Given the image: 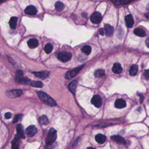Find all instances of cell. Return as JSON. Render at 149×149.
I'll return each mask as SVG.
<instances>
[{"instance_id":"6da1fadb","label":"cell","mask_w":149,"mask_h":149,"mask_svg":"<svg viewBox=\"0 0 149 149\" xmlns=\"http://www.w3.org/2000/svg\"><path fill=\"white\" fill-rule=\"evenodd\" d=\"M37 95H38L40 99L43 101L44 103H45L47 105L51 107H54L57 105V103L54 100L53 98L49 97L48 94L46 93L42 92V91H39L37 92Z\"/></svg>"},{"instance_id":"7a4b0ae2","label":"cell","mask_w":149,"mask_h":149,"mask_svg":"<svg viewBox=\"0 0 149 149\" xmlns=\"http://www.w3.org/2000/svg\"><path fill=\"white\" fill-rule=\"evenodd\" d=\"M57 139V131L54 128L49 129L46 139V145L51 146Z\"/></svg>"},{"instance_id":"3957f363","label":"cell","mask_w":149,"mask_h":149,"mask_svg":"<svg viewBox=\"0 0 149 149\" xmlns=\"http://www.w3.org/2000/svg\"><path fill=\"white\" fill-rule=\"evenodd\" d=\"M57 58L61 62L66 63V62H68L71 59L72 54L68 51H62L58 54Z\"/></svg>"},{"instance_id":"277c9868","label":"cell","mask_w":149,"mask_h":149,"mask_svg":"<svg viewBox=\"0 0 149 149\" xmlns=\"http://www.w3.org/2000/svg\"><path fill=\"white\" fill-rule=\"evenodd\" d=\"M102 20V15L98 12H95L91 15L90 17V21L93 23L98 24L101 22Z\"/></svg>"},{"instance_id":"5b68a950","label":"cell","mask_w":149,"mask_h":149,"mask_svg":"<svg viewBox=\"0 0 149 149\" xmlns=\"http://www.w3.org/2000/svg\"><path fill=\"white\" fill-rule=\"evenodd\" d=\"M22 94V91L21 90H12L8 91L6 93V95L9 98H16L19 97Z\"/></svg>"},{"instance_id":"8992f818","label":"cell","mask_w":149,"mask_h":149,"mask_svg":"<svg viewBox=\"0 0 149 149\" xmlns=\"http://www.w3.org/2000/svg\"><path fill=\"white\" fill-rule=\"evenodd\" d=\"M91 104L96 107L97 108H100L102 104V100L100 96L95 95L93 97L91 100Z\"/></svg>"},{"instance_id":"52a82bcc","label":"cell","mask_w":149,"mask_h":149,"mask_svg":"<svg viewBox=\"0 0 149 149\" xmlns=\"http://www.w3.org/2000/svg\"><path fill=\"white\" fill-rule=\"evenodd\" d=\"M83 66V65L81 66L80 67H78V68H77L75 69H73V70H72L71 71L68 72L66 74V75H65V78L67 79H69L72 78H73V77L75 76L76 74L80 71V69L82 68Z\"/></svg>"},{"instance_id":"ba28073f","label":"cell","mask_w":149,"mask_h":149,"mask_svg":"<svg viewBox=\"0 0 149 149\" xmlns=\"http://www.w3.org/2000/svg\"><path fill=\"white\" fill-rule=\"evenodd\" d=\"M37 132V129L35 126L30 125L28 126L26 129V133L30 137L33 136L34 135H36Z\"/></svg>"},{"instance_id":"9c48e42d","label":"cell","mask_w":149,"mask_h":149,"mask_svg":"<svg viewBox=\"0 0 149 149\" xmlns=\"http://www.w3.org/2000/svg\"><path fill=\"white\" fill-rule=\"evenodd\" d=\"M37 12L36 7L33 5H29L24 9V13L28 15H34L37 14Z\"/></svg>"},{"instance_id":"30bf717a","label":"cell","mask_w":149,"mask_h":149,"mask_svg":"<svg viewBox=\"0 0 149 149\" xmlns=\"http://www.w3.org/2000/svg\"><path fill=\"white\" fill-rule=\"evenodd\" d=\"M125 23L126 25L129 28H131L133 26L134 20L133 19L132 16L131 15H128L125 16Z\"/></svg>"},{"instance_id":"8fae6325","label":"cell","mask_w":149,"mask_h":149,"mask_svg":"<svg viewBox=\"0 0 149 149\" xmlns=\"http://www.w3.org/2000/svg\"><path fill=\"white\" fill-rule=\"evenodd\" d=\"M126 106V101L123 99H117L115 102V107L116 108L122 109Z\"/></svg>"},{"instance_id":"7c38bea8","label":"cell","mask_w":149,"mask_h":149,"mask_svg":"<svg viewBox=\"0 0 149 149\" xmlns=\"http://www.w3.org/2000/svg\"><path fill=\"white\" fill-rule=\"evenodd\" d=\"M33 73L36 76L38 77L39 78L45 79L48 78L49 75V73L47 71H42V72H33Z\"/></svg>"},{"instance_id":"4fadbf2b","label":"cell","mask_w":149,"mask_h":149,"mask_svg":"<svg viewBox=\"0 0 149 149\" xmlns=\"http://www.w3.org/2000/svg\"><path fill=\"white\" fill-rule=\"evenodd\" d=\"M111 139L115 141L116 143L121 144V145H125V143H126L124 139L122 137H121V136H119V135L111 136Z\"/></svg>"},{"instance_id":"5bb4252c","label":"cell","mask_w":149,"mask_h":149,"mask_svg":"<svg viewBox=\"0 0 149 149\" xmlns=\"http://www.w3.org/2000/svg\"><path fill=\"white\" fill-rule=\"evenodd\" d=\"M104 30H105V35L107 36H111L113 34L114 28L113 26L110 25V24H105V27H104Z\"/></svg>"},{"instance_id":"9a60e30c","label":"cell","mask_w":149,"mask_h":149,"mask_svg":"<svg viewBox=\"0 0 149 149\" xmlns=\"http://www.w3.org/2000/svg\"><path fill=\"white\" fill-rule=\"evenodd\" d=\"M28 45L30 48H35L39 46V41L35 39H31L28 41Z\"/></svg>"},{"instance_id":"2e32d148","label":"cell","mask_w":149,"mask_h":149,"mask_svg":"<svg viewBox=\"0 0 149 149\" xmlns=\"http://www.w3.org/2000/svg\"><path fill=\"white\" fill-rule=\"evenodd\" d=\"M112 71H113V72L114 73L119 74V73H121L122 71V68L120 64L115 63L114 64L113 69H112Z\"/></svg>"},{"instance_id":"e0dca14e","label":"cell","mask_w":149,"mask_h":149,"mask_svg":"<svg viewBox=\"0 0 149 149\" xmlns=\"http://www.w3.org/2000/svg\"><path fill=\"white\" fill-rule=\"evenodd\" d=\"M96 141L99 144H103L107 140V138L105 135H103V134H98L95 137Z\"/></svg>"},{"instance_id":"ac0fdd59","label":"cell","mask_w":149,"mask_h":149,"mask_svg":"<svg viewBox=\"0 0 149 149\" xmlns=\"http://www.w3.org/2000/svg\"><path fill=\"white\" fill-rule=\"evenodd\" d=\"M28 84L29 85H30L32 87H34V88H41L43 87V83H42L40 81H33L29 80Z\"/></svg>"},{"instance_id":"d6986e66","label":"cell","mask_w":149,"mask_h":149,"mask_svg":"<svg viewBox=\"0 0 149 149\" xmlns=\"http://www.w3.org/2000/svg\"><path fill=\"white\" fill-rule=\"evenodd\" d=\"M77 83H78V82H77V80H73L72 82H71L68 84V89L73 94L75 93V90H76Z\"/></svg>"},{"instance_id":"ffe728a7","label":"cell","mask_w":149,"mask_h":149,"mask_svg":"<svg viewBox=\"0 0 149 149\" xmlns=\"http://www.w3.org/2000/svg\"><path fill=\"white\" fill-rule=\"evenodd\" d=\"M17 22H18V18H17V17H12L9 22V24L11 28H12V29H16Z\"/></svg>"},{"instance_id":"44dd1931","label":"cell","mask_w":149,"mask_h":149,"mask_svg":"<svg viewBox=\"0 0 149 149\" xmlns=\"http://www.w3.org/2000/svg\"><path fill=\"white\" fill-rule=\"evenodd\" d=\"M17 133H18V135L19 136V138H22L24 139L25 138V136H24V133L22 128V126L21 125H18L17 126Z\"/></svg>"},{"instance_id":"7402d4cb","label":"cell","mask_w":149,"mask_h":149,"mask_svg":"<svg viewBox=\"0 0 149 149\" xmlns=\"http://www.w3.org/2000/svg\"><path fill=\"white\" fill-rule=\"evenodd\" d=\"M134 33L136 34V36H139V37H145L146 36V33L143 30V29L140 28H136L134 30Z\"/></svg>"},{"instance_id":"603a6c76","label":"cell","mask_w":149,"mask_h":149,"mask_svg":"<svg viewBox=\"0 0 149 149\" xmlns=\"http://www.w3.org/2000/svg\"><path fill=\"white\" fill-rule=\"evenodd\" d=\"M138 66L137 65H133L129 69V74L132 76H135L138 73Z\"/></svg>"},{"instance_id":"cb8c5ba5","label":"cell","mask_w":149,"mask_h":149,"mask_svg":"<svg viewBox=\"0 0 149 149\" xmlns=\"http://www.w3.org/2000/svg\"><path fill=\"white\" fill-rule=\"evenodd\" d=\"M105 74V72L103 69H97L94 72V76L96 78H101Z\"/></svg>"},{"instance_id":"d4e9b609","label":"cell","mask_w":149,"mask_h":149,"mask_svg":"<svg viewBox=\"0 0 149 149\" xmlns=\"http://www.w3.org/2000/svg\"><path fill=\"white\" fill-rule=\"evenodd\" d=\"M39 122L41 125H47V124L49 122V121H48V119L47 118L46 116L43 115L40 118Z\"/></svg>"},{"instance_id":"484cf974","label":"cell","mask_w":149,"mask_h":149,"mask_svg":"<svg viewBox=\"0 0 149 149\" xmlns=\"http://www.w3.org/2000/svg\"><path fill=\"white\" fill-rule=\"evenodd\" d=\"M55 9L57 10V11H63L64 8V7H65V6H64V5L63 2L58 1L55 4Z\"/></svg>"},{"instance_id":"4316f807","label":"cell","mask_w":149,"mask_h":149,"mask_svg":"<svg viewBox=\"0 0 149 149\" xmlns=\"http://www.w3.org/2000/svg\"><path fill=\"white\" fill-rule=\"evenodd\" d=\"M53 46L49 43L47 44L45 46V47H44V51H45V52L47 54H50L51 53V51H53Z\"/></svg>"},{"instance_id":"83f0119b","label":"cell","mask_w":149,"mask_h":149,"mask_svg":"<svg viewBox=\"0 0 149 149\" xmlns=\"http://www.w3.org/2000/svg\"><path fill=\"white\" fill-rule=\"evenodd\" d=\"M82 51L85 53L87 55L90 54L91 51V48L90 46H84L82 48Z\"/></svg>"},{"instance_id":"f1b7e54d","label":"cell","mask_w":149,"mask_h":149,"mask_svg":"<svg viewBox=\"0 0 149 149\" xmlns=\"http://www.w3.org/2000/svg\"><path fill=\"white\" fill-rule=\"evenodd\" d=\"M114 3L117 5H121V4H126L129 2L131 0H111Z\"/></svg>"},{"instance_id":"f546056e","label":"cell","mask_w":149,"mask_h":149,"mask_svg":"<svg viewBox=\"0 0 149 149\" xmlns=\"http://www.w3.org/2000/svg\"><path fill=\"white\" fill-rule=\"evenodd\" d=\"M23 77V72L21 70H18L17 71L16 73V79L17 81H19L20 79H22Z\"/></svg>"},{"instance_id":"4dcf8cb0","label":"cell","mask_w":149,"mask_h":149,"mask_svg":"<svg viewBox=\"0 0 149 149\" xmlns=\"http://www.w3.org/2000/svg\"><path fill=\"white\" fill-rule=\"evenodd\" d=\"M12 149H19L18 141L16 140V138L12 141Z\"/></svg>"},{"instance_id":"1f68e13d","label":"cell","mask_w":149,"mask_h":149,"mask_svg":"<svg viewBox=\"0 0 149 149\" xmlns=\"http://www.w3.org/2000/svg\"><path fill=\"white\" fill-rule=\"evenodd\" d=\"M22 116V115H21V114H18V115H16L15 116L13 122L14 123L17 122H18L20 120V119H21Z\"/></svg>"},{"instance_id":"d6a6232c","label":"cell","mask_w":149,"mask_h":149,"mask_svg":"<svg viewBox=\"0 0 149 149\" xmlns=\"http://www.w3.org/2000/svg\"><path fill=\"white\" fill-rule=\"evenodd\" d=\"M144 76L145 78L147 79H149V69H147V70L145 71L144 72Z\"/></svg>"},{"instance_id":"836d02e7","label":"cell","mask_w":149,"mask_h":149,"mask_svg":"<svg viewBox=\"0 0 149 149\" xmlns=\"http://www.w3.org/2000/svg\"><path fill=\"white\" fill-rule=\"evenodd\" d=\"M11 113H7L5 114V117L6 119H10L11 118Z\"/></svg>"},{"instance_id":"e575fe53","label":"cell","mask_w":149,"mask_h":149,"mask_svg":"<svg viewBox=\"0 0 149 149\" xmlns=\"http://www.w3.org/2000/svg\"><path fill=\"white\" fill-rule=\"evenodd\" d=\"M99 33H100V34H101V35H102V36L104 35V34H105V30L103 29H100V30H99Z\"/></svg>"},{"instance_id":"d590c367","label":"cell","mask_w":149,"mask_h":149,"mask_svg":"<svg viewBox=\"0 0 149 149\" xmlns=\"http://www.w3.org/2000/svg\"><path fill=\"white\" fill-rule=\"evenodd\" d=\"M146 45L148 48H149V37L146 40Z\"/></svg>"},{"instance_id":"8d00e7d4","label":"cell","mask_w":149,"mask_h":149,"mask_svg":"<svg viewBox=\"0 0 149 149\" xmlns=\"http://www.w3.org/2000/svg\"><path fill=\"white\" fill-rule=\"evenodd\" d=\"M143 95L142 94H140V103H142L143 101Z\"/></svg>"},{"instance_id":"74e56055","label":"cell","mask_w":149,"mask_h":149,"mask_svg":"<svg viewBox=\"0 0 149 149\" xmlns=\"http://www.w3.org/2000/svg\"><path fill=\"white\" fill-rule=\"evenodd\" d=\"M48 146H49L47 145V146H46V147H45V148H44V149H50V148H49L48 147Z\"/></svg>"},{"instance_id":"f35d334b","label":"cell","mask_w":149,"mask_h":149,"mask_svg":"<svg viewBox=\"0 0 149 149\" xmlns=\"http://www.w3.org/2000/svg\"><path fill=\"white\" fill-rule=\"evenodd\" d=\"M87 149H96V148H93V147H88Z\"/></svg>"},{"instance_id":"ab89813d","label":"cell","mask_w":149,"mask_h":149,"mask_svg":"<svg viewBox=\"0 0 149 149\" xmlns=\"http://www.w3.org/2000/svg\"><path fill=\"white\" fill-rule=\"evenodd\" d=\"M3 1H4V0H1V2H2Z\"/></svg>"}]
</instances>
